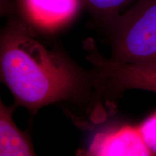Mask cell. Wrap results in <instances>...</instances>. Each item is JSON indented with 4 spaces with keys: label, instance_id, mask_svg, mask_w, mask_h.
Instances as JSON below:
<instances>
[{
    "label": "cell",
    "instance_id": "cell-1",
    "mask_svg": "<svg viewBox=\"0 0 156 156\" xmlns=\"http://www.w3.org/2000/svg\"><path fill=\"white\" fill-rule=\"evenodd\" d=\"M0 73L16 106L31 114L52 103L102 98L94 70L85 71L60 50L50 49L13 13L1 32Z\"/></svg>",
    "mask_w": 156,
    "mask_h": 156
},
{
    "label": "cell",
    "instance_id": "cell-2",
    "mask_svg": "<svg viewBox=\"0 0 156 156\" xmlns=\"http://www.w3.org/2000/svg\"><path fill=\"white\" fill-rule=\"evenodd\" d=\"M103 25L112 59L132 64L156 62V0H136Z\"/></svg>",
    "mask_w": 156,
    "mask_h": 156
},
{
    "label": "cell",
    "instance_id": "cell-3",
    "mask_svg": "<svg viewBox=\"0 0 156 156\" xmlns=\"http://www.w3.org/2000/svg\"><path fill=\"white\" fill-rule=\"evenodd\" d=\"M87 58L94 67L103 98H113L134 89L156 93V62L123 63L105 57L92 48Z\"/></svg>",
    "mask_w": 156,
    "mask_h": 156
},
{
    "label": "cell",
    "instance_id": "cell-4",
    "mask_svg": "<svg viewBox=\"0 0 156 156\" xmlns=\"http://www.w3.org/2000/svg\"><path fill=\"white\" fill-rule=\"evenodd\" d=\"M83 8V0H15L10 12L37 35H50L71 25Z\"/></svg>",
    "mask_w": 156,
    "mask_h": 156
},
{
    "label": "cell",
    "instance_id": "cell-5",
    "mask_svg": "<svg viewBox=\"0 0 156 156\" xmlns=\"http://www.w3.org/2000/svg\"><path fill=\"white\" fill-rule=\"evenodd\" d=\"M15 108L0 102V155H36L30 136L21 131L13 120Z\"/></svg>",
    "mask_w": 156,
    "mask_h": 156
},
{
    "label": "cell",
    "instance_id": "cell-6",
    "mask_svg": "<svg viewBox=\"0 0 156 156\" xmlns=\"http://www.w3.org/2000/svg\"><path fill=\"white\" fill-rule=\"evenodd\" d=\"M84 8L103 25L121 14L126 7L136 0H83Z\"/></svg>",
    "mask_w": 156,
    "mask_h": 156
}]
</instances>
